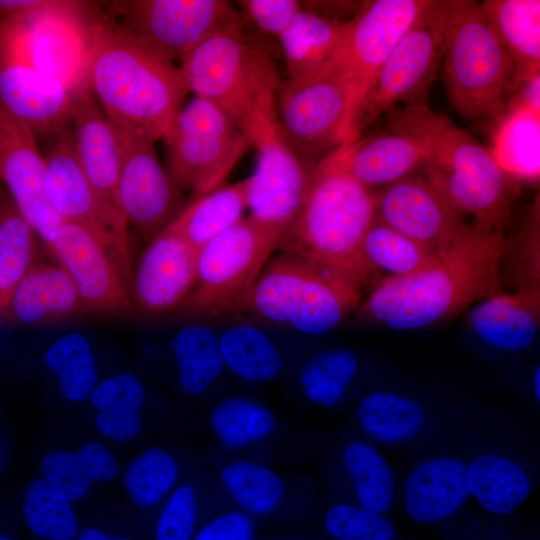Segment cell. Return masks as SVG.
<instances>
[{"instance_id": "38", "label": "cell", "mask_w": 540, "mask_h": 540, "mask_svg": "<svg viewBox=\"0 0 540 540\" xmlns=\"http://www.w3.org/2000/svg\"><path fill=\"white\" fill-rule=\"evenodd\" d=\"M495 123L489 150L498 165L520 183L537 182L540 175V113L509 107Z\"/></svg>"}, {"instance_id": "54", "label": "cell", "mask_w": 540, "mask_h": 540, "mask_svg": "<svg viewBox=\"0 0 540 540\" xmlns=\"http://www.w3.org/2000/svg\"><path fill=\"white\" fill-rule=\"evenodd\" d=\"M0 335H1V325H0Z\"/></svg>"}, {"instance_id": "46", "label": "cell", "mask_w": 540, "mask_h": 540, "mask_svg": "<svg viewBox=\"0 0 540 540\" xmlns=\"http://www.w3.org/2000/svg\"><path fill=\"white\" fill-rule=\"evenodd\" d=\"M23 512L29 529L40 537L71 540L77 533V520L70 501L45 478L29 484Z\"/></svg>"}, {"instance_id": "25", "label": "cell", "mask_w": 540, "mask_h": 540, "mask_svg": "<svg viewBox=\"0 0 540 540\" xmlns=\"http://www.w3.org/2000/svg\"><path fill=\"white\" fill-rule=\"evenodd\" d=\"M48 248L73 281L83 311L119 313L131 309V294L123 278L86 229L63 222Z\"/></svg>"}, {"instance_id": "51", "label": "cell", "mask_w": 540, "mask_h": 540, "mask_svg": "<svg viewBox=\"0 0 540 540\" xmlns=\"http://www.w3.org/2000/svg\"><path fill=\"white\" fill-rule=\"evenodd\" d=\"M79 540H132L130 538L113 537L95 528H87L82 531Z\"/></svg>"}, {"instance_id": "10", "label": "cell", "mask_w": 540, "mask_h": 540, "mask_svg": "<svg viewBox=\"0 0 540 540\" xmlns=\"http://www.w3.org/2000/svg\"><path fill=\"white\" fill-rule=\"evenodd\" d=\"M45 188L62 219L92 234L107 252L129 291L132 283V245L123 214L106 204L87 180L74 150L70 128L43 141Z\"/></svg>"}, {"instance_id": "6", "label": "cell", "mask_w": 540, "mask_h": 540, "mask_svg": "<svg viewBox=\"0 0 540 540\" xmlns=\"http://www.w3.org/2000/svg\"><path fill=\"white\" fill-rule=\"evenodd\" d=\"M439 73L461 117L495 122L506 112L518 73L479 2L448 0Z\"/></svg>"}, {"instance_id": "24", "label": "cell", "mask_w": 540, "mask_h": 540, "mask_svg": "<svg viewBox=\"0 0 540 540\" xmlns=\"http://www.w3.org/2000/svg\"><path fill=\"white\" fill-rule=\"evenodd\" d=\"M407 517L435 525L456 515L471 498L465 447H432L407 471L398 490Z\"/></svg>"}, {"instance_id": "2", "label": "cell", "mask_w": 540, "mask_h": 540, "mask_svg": "<svg viewBox=\"0 0 540 540\" xmlns=\"http://www.w3.org/2000/svg\"><path fill=\"white\" fill-rule=\"evenodd\" d=\"M86 83L116 129L153 143L189 93L179 66L134 38L95 3L88 22Z\"/></svg>"}, {"instance_id": "32", "label": "cell", "mask_w": 540, "mask_h": 540, "mask_svg": "<svg viewBox=\"0 0 540 540\" xmlns=\"http://www.w3.org/2000/svg\"><path fill=\"white\" fill-rule=\"evenodd\" d=\"M18 323L36 325L83 311L77 289L61 266L34 263L4 310Z\"/></svg>"}, {"instance_id": "27", "label": "cell", "mask_w": 540, "mask_h": 540, "mask_svg": "<svg viewBox=\"0 0 540 540\" xmlns=\"http://www.w3.org/2000/svg\"><path fill=\"white\" fill-rule=\"evenodd\" d=\"M466 451V477L471 497L486 513L507 517L531 496L535 471L513 447L495 440H470Z\"/></svg>"}, {"instance_id": "33", "label": "cell", "mask_w": 540, "mask_h": 540, "mask_svg": "<svg viewBox=\"0 0 540 540\" xmlns=\"http://www.w3.org/2000/svg\"><path fill=\"white\" fill-rule=\"evenodd\" d=\"M348 24L331 21L302 7L277 38L287 80H303L323 71L335 56Z\"/></svg>"}, {"instance_id": "19", "label": "cell", "mask_w": 540, "mask_h": 540, "mask_svg": "<svg viewBox=\"0 0 540 540\" xmlns=\"http://www.w3.org/2000/svg\"><path fill=\"white\" fill-rule=\"evenodd\" d=\"M116 130L121 145L117 205L149 243L183 207L181 190L161 163L155 143Z\"/></svg>"}, {"instance_id": "48", "label": "cell", "mask_w": 540, "mask_h": 540, "mask_svg": "<svg viewBox=\"0 0 540 540\" xmlns=\"http://www.w3.org/2000/svg\"><path fill=\"white\" fill-rule=\"evenodd\" d=\"M236 3L242 18L276 38L302 9L301 1L296 0H239Z\"/></svg>"}, {"instance_id": "9", "label": "cell", "mask_w": 540, "mask_h": 540, "mask_svg": "<svg viewBox=\"0 0 540 540\" xmlns=\"http://www.w3.org/2000/svg\"><path fill=\"white\" fill-rule=\"evenodd\" d=\"M448 0L427 5L389 53L356 115L351 142L394 107L428 105L441 65Z\"/></svg>"}, {"instance_id": "22", "label": "cell", "mask_w": 540, "mask_h": 540, "mask_svg": "<svg viewBox=\"0 0 540 540\" xmlns=\"http://www.w3.org/2000/svg\"><path fill=\"white\" fill-rule=\"evenodd\" d=\"M35 134L0 107V182L20 214L47 245L63 223L45 188V162Z\"/></svg>"}, {"instance_id": "11", "label": "cell", "mask_w": 540, "mask_h": 540, "mask_svg": "<svg viewBox=\"0 0 540 540\" xmlns=\"http://www.w3.org/2000/svg\"><path fill=\"white\" fill-rule=\"evenodd\" d=\"M275 122L282 139L305 159L344 146L349 132V94L344 80L326 67L307 79L280 81Z\"/></svg>"}, {"instance_id": "36", "label": "cell", "mask_w": 540, "mask_h": 540, "mask_svg": "<svg viewBox=\"0 0 540 540\" xmlns=\"http://www.w3.org/2000/svg\"><path fill=\"white\" fill-rule=\"evenodd\" d=\"M177 382L193 399L213 393L227 373L218 334L210 327L193 323L179 329L171 341Z\"/></svg>"}, {"instance_id": "47", "label": "cell", "mask_w": 540, "mask_h": 540, "mask_svg": "<svg viewBox=\"0 0 540 540\" xmlns=\"http://www.w3.org/2000/svg\"><path fill=\"white\" fill-rule=\"evenodd\" d=\"M321 523L334 540H396L397 529L388 515L354 503L328 499Z\"/></svg>"}, {"instance_id": "49", "label": "cell", "mask_w": 540, "mask_h": 540, "mask_svg": "<svg viewBox=\"0 0 540 540\" xmlns=\"http://www.w3.org/2000/svg\"><path fill=\"white\" fill-rule=\"evenodd\" d=\"M256 522L247 513L227 505L208 519L191 540H255Z\"/></svg>"}, {"instance_id": "7", "label": "cell", "mask_w": 540, "mask_h": 540, "mask_svg": "<svg viewBox=\"0 0 540 540\" xmlns=\"http://www.w3.org/2000/svg\"><path fill=\"white\" fill-rule=\"evenodd\" d=\"M290 224L250 214L200 248L195 286L181 308L201 315L233 312Z\"/></svg>"}, {"instance_id": "3", "label": "cell", "mask_w": 540, "mask_h": 540, "mask_svg": "<svg viewBox=\"0 0 540 540\" xmlns=\"http://www.w3.org/2000/svg\"><path fill=\"white\" fill-rule=\"evenodd\" d=\"M385 116L390 131L423 151L424 178L472 224L504 233L522 183L504 172L489 148L428 105L394 107Z\"/></svg>"}, {"instance_id": "52", "label": "cell", "mask_w": 540, "mask_h": 540, "mask_svg": "<svg viewBox=\"0 0 540 540\" xmlns=\"http://www.w3.org/2000/svg\"><path fill=\"white\" fill-rule=\"evenodd\" d=\"M0 540H12V539H10V538H8V537H5V536H1V535H0Z\"/></svg>"}, {"instance_id": "18", "label": "cell", "mask_w": 540, "mask_h": 540, "mask_svg": "<svg viewBox=\"0 0 540 540\" xmlns=\"http://www.w3.org/2000/svg\"><path fill=\"white\" fill-rule=\"evenodd\" d=\"M78 93V92H77ZM77 93L33 66L0 18V107L45 141L68 130Z\"/></svg>"}, {"instance_id": "28", "label": "cell", "mask_w": 540, "mask_h": 540, "mask_svg": "<svg viewBox=\"0 0 540 540\" xmlns=\"http://www.w3.org/2000/svg\"><path fill=\"white\" fill-rule=\"evenodd\" d=\"M70 132L77 160L87 180L106 204L119 210L120 139L88 86L76 95Z\"/></svg>"}, {"instance_id": "29", "label": "cell", "mask_w": 540, "mask_h": 540, "mask_svg": "<svg viewBox=\"0 0 540 540\" xmlns=\"http://www.w3.org/2000/svg\"><path fill=\"white\" fill-rule=\"evenodd\" d=\"M468 323L478 340L493 350L516 353L529 349L540 327L538 280L481 299L469 312Z\"/></svg>"}, {"instance_id": "14", "label": "cell", "mask_w": 540, "mask_h": 540, "mask_svg": "<svg viewBox=\"0 0 540 540\" xmlns=\"http://www.w3.org/2000/svg\"><path fill=\"white\" fill-rule=\"evenodd\" d=\"M428 0H375L366 2L349 22L329 65L344 80L349 94L351 141L358 110L385 59L416 20Z\"/></svg>"}, {"instance_id": "39", "label": "cell", "mask_w": 540, "mask_h": 540, "mask_svg": "<svg viewBox=\"0 0 540 540\" xmlns=\"http://www.w3.org/2000/svg\"><path fill=\"white\" fill-rule=\"evenodd\" d=\"M40 467L44 478L70 502L85 497L92 482L110 481L119 471L110 450L95 441L73 453L49 452Z\"/></svg>"}, {"instance_id": "12", "label": "cell", "mask_w": 540, "mask_h": 540, "mask_svg": "<svg viewBox=\"0 0 540 540\" xmlns=\"http://www.w3.org/2000/svg\"><path fill=\"white\" fill-rule=\"evenodd\" d=\"M105 10L126 32L172 62L241 18L225 0H121L109 2Z\"/></svg>"}, {"instance_id": "43", "label": "cell", "mask_w": 540, "mask_h": 540, "mask_svg": "<svg viewBox=\"0 0 540 540\" xmlns=\"http://www.w3.org/2000/svg\"><path fill=\"white\" fill-rule=\"evenodd\" d=\"M181 473L182 464L174 452L164 446H151L130 462L123 482L133 503L148 508L168 497Z\"/></svg>"}, {"instance_id": "50", "label": "cell", "mask_w": 540, "mask_h": 540, "mask_svg": "<svg viewBox=\"0 0 540 540\" xmlns=\"http://www.w3.org/2000/svg\"><path fill=\"white\" fill-rule=\"evenodd\" d=\"M509 107L526 108L540 113V73L517 81Z\"/></svg>"}, {"instance_id": "45", "label": "cell", "mask_w": 540, "mask_h": 540, "mask_svg": "<svg viewBox=\"0 0 540 540\" xmlns=\"http://www.w3.org/2000/svg\"><path fill=\"white\" fill-rule=\"evenodd\" d=\"M45 363L55 375L63 396L70 401L88 398L97 384V368L91 345L78 332H70L52 343Z\"/></svg>"}, {"instance_id": "21", "label": "cell", "mask_w": 540, "mask_h": 540, "mask_svg": "<svg viewBox=\"0 0 540 540\" xmlns=\"http://www.w3.org/2000/svg\"><path fill=\"white\" fill-rule=\"evenodd\" d=\"M376 218L436 253L467 226L466 218L424 177L373 192Z\"/></svg>"}, {"instance_id": "5", "label": "cell", "mask_w": 540, "mask_h": 540, "mask_svg": "<svg viewBox=\"0 0 540 540\" xmlns=\"http://www.w3.org/2000/svg\"><path fill=\"white\" fill-rule=\"evenodd\" d=\"M375 219L373 191L326 155L315 165L305 201L277 250L364 285L371 272L362 257L361 245Z\"/></svg>"}, {"instance_id": "30", "label": "cell", "mask_w": 540, "mask_h": 540, "mask_svg": "<svg viewBox=\"0 0 540 540\" xmlns=\"http://www.w3.org/2000/svg\"><path fill=\"white\" fill-rule=\"evenodd\" d=\"M328 155L369 190L413 176L424 161L423 151L413 140L392 131L358 137Z\"/></svg>"}, {"instance_id": "42", "label": "cell", "mask_w": 540, "mask_h": 540, "mask_svg": "<svg viewBox=\"0 0 540 540\" xmlns=\"http://www.w3.org/2000/svg\"><path fill=\"white\" fill-rule=\"evenodd\" d=\"M361 253L369 271L383 272L384 277L411 274L435 254L377 218L363 238Z\"/></svg>"}, {"instance_id": "40", "label": "cell", "mask_w": 540, "mask_h": 540, "mask_svg": "<svg viewBox=\"0 0 540 540\" xmlns=\"http://www.w3.org/2000/svg\"><path fill=\"white\" fill-rule=\"evenodd\" d=\"M90 401L99 410L96 427L105 437L128 441L142 430L145 389L132 373H120L104 379L92 391Z\"/></svg>"}, {"instance_id": "41", "label": "cell", "mask_w": 540, "mask_h": 540, "mask_svg": "<svg viewBox=\"0 0 540 540\" xmlns=\"http://www.w3.org/2000/svg\"><path fill=\"white\" fill-rule=\"evenodd\" d=\"M195 482L178 484L168 495L156 524V540H191L206 504H230L206 462H200Z\"/></svg>"}, {"instance_id": "15", "label": "cell", "mask_w": 540, "mask_h": 540, "mask_svg": "<svg viewBox=\"0 0 540 540\" xmlns=\"http://www.w3.org/2000/svg\"><path fill=\"white\" fill-rule=\"evenodd\" d=\"M92 3L44 0L30 14L6 18L27 60L76 93L87 87L88 22Z\"/></svg>"}, {"instance_id": "26", "label": "cell", "mask_w": 540, "mask_h": 540, "mask_svg": "<svg viewBox=\"0 0 540 540\" xmlns=\"http://www.w3.org/2000/svg\"><path fill=\"white\" fill-rule=\"evenodd\" d=\"M197 250L165 228L144 250L133 272L131 299L147 315L181 308L196 281Z\"/></svg>"}, {"instance_id": "53", "label": "cell", "mask_w": 540, "mask_h": 540, "mask_svg": "<svg viewBox=\"0 0 540 540\" xmlns=\"http://www.w3.org/2000/svg\"><path fill=\"white\" fill-rule=\"evenodd\" d=\"M492 540H507V539H504V538H497V539H492Z\"/></svg>"}, {"instance_id": "31", "label": "cell", "mask_w": 540, "mask_h": 540, "mask_svg": "<svg viewBox=\"0 0 540 540\" xmlns=\"http://www.w3.org/2000/svg\"><path fill=\"white\" fill-rule=\"evenodd\" d=\"M362 371L360 356L346 347L317 351L299 366L296 391L308 408L336 412L353 405L352 393Z\"/></svg>"}, {"instance_id": "1", "label": "cell", "mask_w": 540, "mask_h": 540, "mask_svg": "<svg viewBox=\"0 0 540 540\" xmlns=\"http://www.w3.org/2000/svg\"><path fill=\"white\" fill-rule=\"evenodd\" d=\"M510 245L504 233L468 223L419 270L380 278L356 317L396 331L444 322L501 292L500 266Z\"/></svg>"}, {"instance_id": "35", "label": "cell", "mask_w": 540, "mask_h": 540, "mask_svg": "<svg viewBox=\"0 0 540 540\" xmlns=\"http://www.w3.org/2000/svg\"><path fill=\"white\" fill-rule=\"evenodd\" d=\"M480 8L513 62L518 80L540 71V1L486 0Z\"/></svg>"}, {"instance_id": "44", "label": "cell", "mask_w": 540, "mask_h": 540, "mask_svg": "<svg viewBox=\"0 0 540 540\" xmlns=\"http://www.w3.org/2000/svg\"><path fill=\"white\" fill-rule=\"evenodd\" d=\"M36 233L11 200L0 206V310L34 262Z\"/></svg>"}, {"instance_id": "34", "label": "cell", "mask_w": 540, "mask_h": 540, "mask_svg": "<svg viewBox=\"0 0 540 540\" xmlns=\"http://www.w3.org/2000/svg\"><path fill=\"white\" fill-rule=\"evenodd\" d=\"M248 178L195 195L166 227L197 251L243 218Z\"/></svg>"}, {"instance_id": "20", "label": "cell", "mask_w": 540, "mask_h": 540, "mask_svg": "<svg viewBox=\"0 0 540 540\" xmlns=\"http://www.w3.org/2000/svg\"><path fill=\"white\" fill-rule=\"evenodd\" d=\"M207 463L228 502L252 518H270L313 505L312 478L278 470L272 464L209 452Z\"/></svg>"}, {"instance_id": "4", "label": "cell", "mask_w": 540, "mask_h": 540, "mask_svg": "<svg viewBox=\"0 0 540 540\" xmlns=\"http://www.w3.org/2000/svg\"><path fill=\"white\" fill-rule=\"evenodd\" d=\"M179 68L188 91L227 114L253 146L275 125L280 80L269 53L246 34L242 16L200 43Z\"/></svg>"}, {"instance_id": "8", "label": "cell", "mask_w": 540, "mask_h": 540, "mask_svg": "<svg viewBox=\"0 0 540 540\" xmlns=\"http://www.w3.org/2000/svg\"><path fill=\"white\" fill-rule=\"evenodd\" d=\"M165 167L182 190L204 194L222 186L252 142L211 102L184 103L161 137Z\"/></svg>"}, {"instance_id": "13", "label": "cell", "mask_w": 540, "mask_h": 540, "mask_svg": "<svg viewBox=\"0 0 540 540\" xmlns=\"http://www.w3.org/2000/svg\"><path fill=\"white\" fill-rule=\"evenodd\" d=\"M204 423L212 440L210 452L274 465L297 461L310 447L277 408L252 395L222 394L210 402Z\"/></svg>"}, {"instance_id": "37", "label": "cell", "mask_w": 540, "mask_h": 540, "mask_svg": "<svg viewBox=\"0 0 540 540\" xmlns=\"http://www.w3.org/2000/svg\"><path fill=\"white\" fill-rule=\"evenodd\" d=\"M227 373L252 385L278 380L287 369L281 348L260 328L236 324L218 334Z\"/></svg>"}, {"instance_id": "23", "label": "cell", "mask_w": 540, "mask_h": 540, "mask_svg": "<svg viewBox=\"0 0 540 540\" xmlns=\"http://www.w3.org/2000/svg\"><path fill=\"white\" fill-rule=\"evenodd\" d=\"M254 146L258 157L255 172L248 177L250 214L291 223L308 194L315 165L290 148L276 123Z\"/></svg>"}, {"instance_id": "17", "label": "cell", "mask_w": 540, "mask_h": 540, "mask_svg": "<svg viewBox=\"0 0 540 540\" xmlns=\"http://www.w3.org/2000/svg\"><path fill=\"white\" fill-rule=\"evenodd\" d=\"M328 499L388 515L398 497L396 473L382 448L347 424L315 449Z\"/></svg>"}, {"instance_id": "55", "label": "cell", "mask_w": 540, "mask_h": 540, "mask_svg": "<svg viewBox=\"0 0 540 540\" xmlns=\"http://www.w3.org/2000/svg\"><path fill=\"white\" fill-rule=\"evenodd\" d=\"M295 540H304V539H295Z\"/></svg>"}, {"instance_id": "16", "label": "cell", "mask_w": 540, "mask_h": 540, "mask_svg": "<svg viewBox=\"0 0 540 540\" xmlns=\"http://www.w3.org/2000/svg\"><path fill=\"white\" fill-rule=\"evenodd\" d=\"M468 417L469 413L445 412L407 391L375 387L354 402L346 424L381 448L423 449L459 431Z\"/></svg>"}]
</instances>
